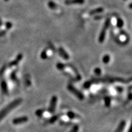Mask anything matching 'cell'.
Returning a JSON list of instances; mask_svg holds the SVG:
<instances>
[{"mask_svg":"<svg viewBox=\"0 0 132 132\" xmlns=\"http://www.w3.org/2000/svg\"><path fill=\"white\" fill-rule=\"evenodd\" d=\"M21 102H22L21 98H17V99L15 100L13 102H11V103H9V105L6 106L5 108H4L1 111H0V121L3 119H4L9 114V112H11L12 110L15 108L17 106L20 105Z\"/></svg>","mask_w":132,"mask_h":132,"instance_id":"6da1fadb","label":"cell"},{"mask_svg":"<svg viewBox=\"0 0 132 132\" xmlns=\"http://www.w3.org/2000/svg\"><path fill=\"white\" fill-rule=\"evenodd\" d=\"M67 89H68L70 92H72L75 96H76V97H77L79 100H83L84 98V96L83 94L80 90H78L76 88H75L73 86H72V84H69V85L67 86Z\"/></svg>","mask_w":132,"mask_h":132,"instance_id":"7a4b0ae2","label":"cell"},{"mask_svg":"<svg viewBox=\"0 0 132 132\" xmlns=\"http://www.w3.org/2000/svg\"><path fill=\"white\" fill-rule=\"evenodd\" d=\"M57 102H58V98L55 96H53L51 98V101H50V106L49 108V111L50 113H54L56 110V104H57Z\"/></svg>","mask_w":132,"mask_h":132,"instance_id":"3957f363","label":"cell"},{"mask_svg":"<svg viewBox=\"0 0 132 132\" xmlns=\"http://www.w3.org/2000/svg\"><path fill=\"white\" fill-rule=\"evenodd\" d=\"M28 120V118L27 116H22L20 118H17L12 120V123L15 125H19L24 124Z\"/></svg>","mask_w":132,"mask_h":132,"instance_id":"277c9868","label":"cell"},{"mask_svg":"<svg viewBox=\"0 0 132 132\" xmlns=\"http://www.w3.org/2000/svg\"><path fill=\"white\" fill-rule=\"evenodd\" d=\"M126 125V122L125 120H121L120 122L119 123V125H118V128H117L115 132H122L124 130L125 127Z\"/></svg>","mask_w":132,"mask_h":132,"instance_id":"5b68a950","label":"cell"},{"mask_svg":"<svg viewBox=\"0 0 132 132\" xmlns=\"http://www.w3.org/2000/svg\"><path fill=\"white\" fill-rule=\"evenodd\" d=\"M1 88H2V90L4 92V94H7V87L6 83L5 81H3L1 83Z\"/></svg>","mask_w":132,"mask_h":132,"instance_id":"8992f818","label":"cell"},{"mask_svg":"<svg viewBox=\"0 0 132 132\" xmlns=\"http://www.w3.org/2000/svg\"><path fill=\"white\" fill-rule=\"evenodd\" d=\"M67 116H68L69 118H70V119H75V118H78V116L76 115L75 113H74V112H72V111H69L68 112H67Z\"/></svg>","mask_w":132,"mask_h":132,"instance_id":"52a82bcc","label":"cell"},{"mask_svg":"<svg viewBox=\"0 0 132 132\" xmlns=\"http://www.w3.org/2000/svg\"><path fill=\"white\" fill-rule=\"evenodd\" d=\"M105 105L106 106H110V104H111V98L110 97H106L105 98Z\"/></svg>","mask_w":132,"mask_h":132,"instance_id":"ba28073f","label":"cell"},{"mask_svg":"<svg viewBox=\"0 0 132 132\" xmlns=\"http://www.w3.org/2000/svg\"><path fill=\"white\" fill-rule=\"evenodd\" d=\"M58 118H59V116H58V115L54 116H53L52 118H51V119H50V120H49V121H50V123H51V124L55 123V122H56V120H58Z\"/></svg>","mask_w":132,"mask_h":132,"instance_id":"9c48e42d","label":"cell"},{"mask_svg":"<svg viewBox=\"0 0 132 132\" xmlns=\"http://www.w3.org/2000/svg\"><path fill=\"white\" fill-rule=\"evenodd\" d=\"M78 130H79V127L76 125H75L74 127L72 128V129L71 130L70 132H78Z\"/></svg>","mask_w":132,"mask_h":132,"instance_id":"30bf717a","label":"cell"},{"mask_svg":"<svg viewBox=\"0 0 132 132\" xmlns=\"http://www.w3.org/2000/svg\"><path fill=\"white\" fill-rule=\"evenodd\" d=\"M43 110H38L35 112V114H36L37 116H41L43 114Z\"/></svg>","mask_w":132,"mask_h":132,"instance_id":"8fae6325","label":"cell"},{"mask_svg":"<svg viewBox=\"0 0 132 132\" xmlns=\"http://www.w3.org/2000/svg\"><path fill=\"white\" fill-rule=\"evenodd\" d=\"M90 85H91V83L89 82V81H87V82H86L85 83H84V87L86 89H88V88L90 86Z\"/></svg>","mask_w":132,"mask_h":132,"instance_id":"7c38bea8","label":"cell"},{"mask_svg":"<svg viewBox=\"0 0 132 132\" xmlns=\"http://www.w3.org/2000/svg\"><path fill=\"white\" fill-rule=\"evenodd\" d=\"M109 61H110V57H109V56H105L104 57V58H103V62L105 63H107Z\"/></svg>","mask_w":132,"mask_h":132,"instance_id":"4fadbf2b","label":"cell"},{"mask_svg":"<svg viewBox=\"0 0 132 132\" xmlns=\"http://www.w3.org/2000/svg\"><path fill=\"white\" fill-rule=\"evenodd\" d=\"M95 73L97 75H100L101 73V70L99 68H97L95 70Z\"/></svg>","mask_w":132,"mask_h":132,"instance_id":"5bb4252c","label":"cell"},{"mask_svg":"<svg viewBox=\"0 0 132 132\" xmlns=\"http://www.w3.org/2000/svg\"><path fill=\"white\" fill-rule=\"evenodd\" d=\"M117 90H119V91L120 92H122L123 90V88H120V87H118V88H117Z\"/></svg>","mask_w":132,"mask_h":132,"instance_id":"9a60e30c","label":"cell"}]
</instances>
